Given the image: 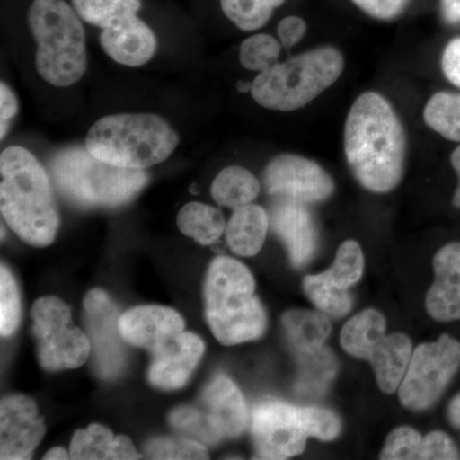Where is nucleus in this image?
Masks as SVG:
<instances>
[{
  "mask_svg": "<svg viewBox=\"0 0 460 460\" xmlns=\"http://www.w3.org/2000/svg\"><path fill=\"white\" fill-rule=\"evenodd\" d=\"M177 226L184 235L202 246L215 243L226 228L222 211L201 202L184 205L178 213Z\"/></svg>",
  "mask_w": 460,
  "mask_h": 460,
  "instance_id": "nucleus-25",
  "label": "nucleus"
},
{
  "mask_svg": "<svg viewBox=\"0 0 460 460\" xmlns=\"http://www.w3.org/2000/svg\"><path fill=\"white\" fill-rule=\"evenodd\" d=\"M286 0H220L223 13L243 31H256L271 20Z\"/></svg>",
  "mask_w": 460,
  "mask_h": 460,
  "instance_id": "nucleus-30",
  "label": "nucleus"
},
{
  "mask_svg": "<svg viewBox=\"0 0 460 460\" xmlns=\"http://www.w3.org/2000/svg\"><path fill=\"white\" fill-rule=\"evenodd\" d=\"M180 142V135L160 115L120 113L93 123L84 146L108 164L145 171L169 159Z\"/></svg>",
  "mask_w": 460,
  "mask_h": 460,
  "instance_id": "nucleus-4",
  "label": "nucleus"
},
{
  "mask_svg": "<svg viewBox=\"0 0 460 460\" xmlns=\"http://www.w3.org/2000/svg\"><path fill=\"white\" fill-rule=\"evenodd\" d=\"M280 53V41L269 33H256L242 42L239 63L247 71L261 74L277 65Z\"/></svg>",
  "mask_w": 460,
  "mask_h": 460,
  "instance_id": "nucleus-31",
  "label": "nucleus"
},
{
  "mask_svg": "<svg viewBox=\"0 0 460 460\" xmlns=\"http://www.w3.org/2000/svg\"><path fill=\"white\" fill-rule=\"evenodd\" d=\"M450 162L456 175H458V187H456V193H454L453 205L454 208L460 210V145L456 150L453 151L452 156H450Z\"/></svg>",
  "mask_w": 460,
  "mask_h": 460,
  "instance_id": "nucleus-43",
  "label": "nucleus"
},
{
  "mask_svg": "<svg viewBox=\"0 0 460 460\" xmlns=\"http://www.w3.org/2000/svg\"><path fill=\"white\" fill-rule=\"evenodd\" d=\"M365 269L362 248L356 241H345L339 247L332 268L325 272L328 279L341 289H349L361 280Z\"/></svg>",
  "mask_w": 460,
  "mask_h": 460,
  "instance_id": "nucleus-32",
  "label": "nucleus"
},
{
  "mask_svg": "<svg viewBox=\"0 0 460 460\" xmlns=\"http://www.w3.org/2000/svg\"><path fill=\"white\" fill-rule=\"evenodd\" d=\"M269 228L270 217L261 206H242L233 211L226 224V242L237 255L252 257L261 251Z\"/></svg>",
  "mask_w": 460,
  "mask_h": 460,
  "instance_id": "nucleus-22",
  "label": "nucleus"
},
{
  "mask_svg": "<svg viewBox=\"0 0 460 460\" xmlns=\"http://www.w3.org/2000/svg\"><path fill=\"white\" fill-rule=\"evenodd\" d=\"M440 13L447 25L460 23V0H440Z\"/></svg>",
  "mask_w": 460,
  "mask_h": 460,
  "instance_id": "nucleus-42",
  "label": "nucleus"
},
{
  "mask_svg": "<svg viewBox=\"0 0 460 460\" xmlns=\"http://www.w3.org/2000/svg\"><path fill=\"white\" fill-rule=\"evenodd\" d=\"M344 153L363 189L387 193L404 175L407 133L389 100L362 93L350 107L344 127Z\"/></svg>",
  "mask_w": 460,
  "mask_h": 460,
  "instance_id": "nucleus-1",
  "label": "nucleus"
},
{
  "mask_svg": "<svg viewBox=\"0 0 460 460\" xmlns=\"http://www.w3.org/2000/svg\"><path fill=\"white\" fill-rule=\"evenodd\" d=\"M205 352L202 339L181 332L153 352L148 370L151 385L162 390H177L186 385Z\"/></svg>",
  "mask_w": 460,
  "mask_h": 460,
  "instance_id": "nucleus-17",
  "label": "nucleus"
},
{
  "mask_svg": "<svg viewBox=\"0 0 460 460\" xmlns=\"http://www.w3.org/2000/svg\"><path fill=\"white\" fill-rule=\"evenodd\" d=\"M263 184L269 195L301 204H319L332 198L335 183L323 166L296 154H280L266 165Z\"/></svg>",
  "mask_w": 460,
  "mask_h": 460,
  "instance_id": "nucleus-14",
  "label": "nucleus"
},
{
  "mask_svg": "<svg viewBox=\"0 0 460 460\" xmlns=\"http://www.w3.org/2000/svg\"><path fill=\"white\" fill-rule=\"evenodd\" d=\"M422 436L416 429L402 426L387 436L385 447L380 454L383 460L420 459Z\"/></svg>",
  "mask_w": 460,
  "mask_h": 460,
  "instance_id": "nucleus-35",
  "label": "nucleus"
},
{
  "mask_svg": "<svg viewBox=\"0 0 460 460\" xmlns=\"http://www.w3.org/2000/svg\"><path fill=\"white\" fill-rule=\"evenodd\" d=\"M0 210L9 228L33 247L53 243L60 226L49 175L31 151L9 146L0 155Z\"/></svg>",
  "mask_w": 460,
  "mask_h": 460,
  "instance_id": "nucleus-2",
  "label": "nucleus"
},
{
  "mask_svg": "<svg viewBox=\"0 0 460 460\" xmlns=\"http://www.w3.org/2000/svg\"><path fill=\"white\" fill-rule=\"evenodd\" d=\"M423 119L447 140L460 142V93H436L423 109Z\"/></svg>",
  "mask_w": 460,
  "mask_h": 460,
  "instance_id": "nucleus-28",
  "label": "nucleus"
},
{
  "mask_svg": "<svg viewBox=\"0 0 460 460\" xmlns=\"http://www.w3.org/2000/svg\"><path fill=\"white\" fill-rule=\"evenodd\" d=\"M169 422L187 438L217 445L237 438L246 428V402L238 386L220 375L205 387L198 402L172 411Z\"/></svg>",
  "mask_w": 460,
  "mask_h": 460,
  "instance_id": "nucleus-9",
  "label": "nucleus"
},
{
  "mask_svg": "<svg viewBox=\"0 0 460 460\" xmlns=\"http://www.w3.org/2000/svg\"><path fill=\"white\" fill-rule=\"evenodd\" d=\"M261 190V184L243 166L230 165L220 171L211 184L214 201L224 208H235L252 204Z\"/></svg>",
  "mask_w": 460,
  "mask_h": 460,
  "instance_id": "nucleus-24",
  "label": "nucleus"
},
{
  "mask_svg": "<svg viewBox=\"0 0 460 460\" xmlns=\"http://www.w3.org/2000/svg\"><path fill=\"white\" fill-rule=\"evenodd\" d=\"M257 459L292 458L304 452L308 436L301 407L281 401L259 402L251 414Z\"/></svg>",
  "mask_w": 460,
  "mask_h": 460,
  "instance_id": "nucleus-12",
  "label": "nucleus"
},
{
  "mask_svg": "<svg viewBox=\"0 0 460 460\" xmlns=\"http://www.w3.org/2000/svg\"><path fill=\"white\" fill-rule=\"evenodd\" d=\"M441 68L445 77L460 89V38L447 42L441 58Z\"/></svg>",
  "mask_w": 460,
  "mask_h": 460,
  "instance_id": "nucleus-40",
  "label": "nucleus"
},
{
  "mask_svg": "<svg viewBox=\"0 0 460 460\" xmlns=\"http://www.w3.org/2000/svg\"><path fill=\"white\" fill-rule=\"evenodd\" d=\"M237 90L242 93H251V90H252V83H250V81H239Z\"/></svg>",
  "mask_w": 460,
  "mask_h": 460,
  "instance_id": "nucleus-46",
  "label": "nucleus"
},
{
  "mask_svg": "<svg viewBox=\"0 0 460 460\" xmlns=\"http://www.w3.org/2000/svg\"><path fill=\"white\" fill-rule=\"evenodd\" d=\"M255 279L247 266L217 257L205 280L206 320L224 345L257 341L268 326L265 308L255 295Z\"/></svg>",
  "mask_w": 460,
  "mask_h": 460,
  "instance_id": "nucleus-3",
  "label": "nucleus"
},
{
  "mask_svg": "<svg viewBox=\"0 0 460 460\" xmlns=\"http://www.w3.org/2000/svg\"><path fill=\"white\" fill-rule=\"evenodd\" d=\"M21 319V299L13 275L2 265L0 268V332L9 337L16 332Z\"/></svg>",
  "mask_w": 460,
  "mask_h": 460,
  "instance_id": "nucleus-34",
  "label": "nucleus"
},
{
  "mask_svg": "<svg viewBox=\"0 0 460 460\" xmlns=\"http://www.w3.org/2000/svg\"><path fill=\"white\" fill-rule=\"evenodd\" d=\"M33 335L42 368L74 370L87 361L90 339L72 323L71 308L57 296L38 299L32 307Z\"/></svg>",
  "mask_w": 460,
  "mask_h": 460,
  "instance_id": "nucleus-10",
  "label": "nucleus"
},
{
  "mask_svg": "<svg viewBox=\"0 0 460 460\" xmlns=\"http://www.w3.org/2000/svg\"><path fill=\"white\" fill-rule=\"evenodd\" d=\"M84 305L93 368L100 377L111 380L119 376L127 365V348L119 329V308L102 289L90 290Z\"/></svg>",
  "mask_w": 460,
  "mask_h": 460,
  "instance_id": "nucleus-13",
  "label": "nucleus"
},
{
  "mask_svg": "<svg viewBox=\"0 0 460 460\" xmlns=\"http://www.w3.org/2000/svg\"><path fill=\"white\" fill-rule=\"evenodd\" d=\"M302 420L308 436L323 441H332L341 432V420L328 408L301 407Z\"/></svg>",
  "mask_w": 460,
  "mask_h": 460,
  "instance_id": "nucleus-36",
  "label": "nucleus"
},
{
  "mask_svg": "<svg viewBox=\"0 0 460 460\" xmlns=\"http://www.w3.org/2000/svg\"><path fill=\"white\" fill-rule=\"evenodd\" d=\"M411 0H352L363 13L378 21H393L404 13Z\"/></svg>",
  "mask_w": 460,
  "mask_h": 460,
  "instance_id": "nucleus-38",
  "label": "nucleus"
},
{
  "mask_svg": "<svg viewBox=\"0 0 460 460\" xmlns=\"http://www.w3.org/2000/svg\"><path fill=\"white\" fill-rule=\"evenodd\" d=\"M100 44L118 65L137 68L155 56L157 39L153 29L136 14L119 25L102 30Z\"/></svg>",
  "mask_w": 460,
  "mask_h": 460,
  "instance_id": "nucleus-19",
  "label": "nucleus"
},
{
  "mask_svg": "<svg viewBox=\"0 0 460 460\" xmlns=\"http://www.w3.org/2000/svg\"><path fill=\"white\" fill-rule=\"evenodd\" d=\"M71 459L75 460H122L140 459L141 456L127 436H115L102 425H91L78 429L72 438Z\"/></svg>",
  "mask_w": 460,
  "mask_h": 460,
  "instance_id": "nucleus-21",
  "label": "nucleus"
},
{
  "mask_svg": "<svg viewBox=\"0 0 460 460\" xmlns=\"http://www.w3.org/2000/svg\"><path fill=\"white\" fill-rule=\"evenodd\" d=\"M420 459L456 460L460 459V453L449 436L441 431H434L422 438Z\"/></svg>",
  "mask_w": 460,
  "mask_h": 460,
  "instance_id": "nucleus-37",
  "label": "nucleus"
},
{
  "mask_svg": "<svg viewBox=\"0 0 460 460\" xmlns=\"http://www.w3.org/2000/svg\"><path fill=\"white\" fill-rule=\"evenodd\" d=\"M269 217L271 229L286 244L292 265L296 269L307 265L319 244V232L310 210L301 202L277 199Z\"/></svg>",
  "mask_w": 460,
  "mask_h": 460,
  "instance_id": "nucleus-16",
  "label": "nucleus"
},
{
  "mask_svg": "<svg viewBox=\"0 0 460 460\" xmlns=\"http://www.w3.org/2000/svg\"><path fill=\"white\" fill-rule=\"evenodd\" d=\"M298 392L311 396L323 394L337 375V357L328 348L321 347L313 352L298 354Z\"/></svg>",
  "mask_w": 460,
  "mask_h": 460,
  "instance_id": "nucleus-26",
  "label": "nucleus"
},
{
  "mask_svg": "<svg viewBox=\"0 0 460 460\" xmlns=\"http://www.w3.org/2000/svg\"><path fill=\"white\" fill-rule=\"evenodd\" d=\"M435 281L426 308L436 321L460 320V243H449L434 257Z\"/></svg>",
  "mask_w": 460,
  "mask_h": 460,
  "instance_id": "nucleus-20",
  "label": "nucleus"
},
{
  "mask_svg": "<svg viewBox=\"0 0 460 460\" xmlns=\"http://www.w3.org/2000/svg\"><path fill=\"white\" fill-rule=\"evenodd\" d=\"M447 419L454 428L460 429V394L450 402L449 408H447Z\"/></svg>",
  "mask_w": 460,
  "mask_h": 460,
  "instance_id": "nucleus-44",
  "label": "nucleus"
},
{
  "mask_svg": "<svg viewBox=\"0 0 460 460\" xmlns=\"http://www.w3.org/2000/svg\"><path fill=\"white\" fill-rule=\"evenodd\" d=\"M460 368V341L443 334L411 353L399 386V399L407 410L420 411L435 404Z\"/></svg>",
  "mask_w": 460,
  "mask_h": 460,
  "instance_id": "nucleus-11",
  "label": "nucleus"
},
{
  "mask_svg": "<svg viewBox=\"0 0 460 460\" xmlns=\"http://www.w3.org/2000/svg\"><path fill=\"white\" fill-rule=\"evenodd\" d=\"M18 111V102L16 95L11 87L4 83L0 84V138L4 140L7 135L9 124Z\"/></svg>",
  "mask_w": 460,
  "mask_h": 460,
  "instance_id": "nucleus-41",
  "label": "nucleus"
},
{
  "mask_svg": "<svg viewBox=\"0 0 460 460\" xmlns=\"http://www.w3.org/2000/svg\"><path fill=\"white\" fill-rule=\"evenodd\" d=\"M305 296L313 301L321 313L332 317H343L352 310V296L347 289H341L332 283L325 272L307 275L304 279Z\"/></svg>",
  "mask_w": 460,
  "mask_h": 460,
  "instance_id": "nucleus-29",
  "label": "nucleus"
},
{
  "mask_svg": "<svg viewBox=\"0 0 460 460\" xmlns=\"http://www.w3.org/2000/svg\"><path fill=\"white\" fill-rule=\"evenodd\" d=\"M341 348L371 363L378 387L393 394L401 386L411 357V339L402 332L386 334V321L376 310L359 313L345 323L341 334Z\"/></svg>",
  "mask_w": 460,
  "mask_h": 460,
  "instance_id": "nucleus-8",
  "label": "nucleus"
},
{
  "mask_svg": "<svg viewBox=\"0 0 460 460\" xmlns=\"http://www.w3.org/2000/svg\"><path fill=\"white\" fill-rule=\"evenodd\" d=\"M344 71V57L334 47H320L289 58L257 75L251 95L260 107L295 111L319 98Z\"/></svg>",
  "mask_w": 460,
  "mask_h": 460,
  "instance_id": "nucleus-7",
  "label": "nucleus"
},
{
  "mask_svg": "<svg viewBox=\"0 0 460 460\" xmlns=\"http://www.w3.org/2000/svg\"><path fill=\"white\" fill-rule=\"evenodd\" d=\"M281 323L288 341L298 354L320 349L332 332V325L325 314L314 311H288Z\"/></svg>",
  "mask_w": 460,
  "mask_h": 460,
  "instance_id": "nucleus-23",
  "label": "nucleus"
},
{
  "mask_svg": "<svg viewBox=\"0 0 460 460\" xmlns=\"http://www.w3.org/2000/svg\"><path fill=\"white\" fill-rule=\"evenodd\" d=\"M45 435L44 419L31 398L11 395L0 404V459L31 458Z\"/></svg>",
  "mask_w": 460,
  "mask_h": 460,
  "instance_id": "nucleus-15",
  "label": "nucleus"
},
{
  "mask_svg": "<svg viewBox=\"0 0 460 460\" xmlns=\"http://www.w3.org/2000/svg\"><path fill=\"white\" fill-rule=\"evenodd\" d=\"M27 21L42 80L56 87L81 81L87 71L86 33L74 5L66 0H33Z\"/></svg>",
  "mask_w": 460,
  "mask_h": 460,
  "instance_id": "nucleus-5",
  "label": "nucleus"
},
{
  "mask_svg": "<svg viewBox=\"0 0 460 460\" xmlns=\"http://www.w3.org/2000/svg\"><path fill=\"white\" fill-rule=\"evenodd\" d=\"M84 22L100 30L119 25L142 8V0H72Z\"/></svg>",
  "mask_w": 460,
  "mask_h": 460,
  "instance_id": "nucleus-27",
  "label": "nucleus"
},
{
  "mask_svg": "<svg viewBox=\"0 0 460 460\" xmlns=\"http://www.w3.org/2000/svg\"><path fill=\"white\" fill-rule=\"evenodd\" d=\"M151 459H208L205 445L190 438H157L145 447Z\"/></svg>",
  "mask_w": 460,
  "mask_h": 460,
  "instance_id": "nucleus-33",
  "label": "nucleus"
},
{
  "mask_svg": "<svg viewBox=\"0 0 460 460\" xmlns=\"http://www.w3.org/2000/svg\"><path fill=\"white\" fill-rule=\"evenodd\" d=\"M71 458V454L66 452L63 447H53V449L49 450L47 454H45V460L51 459H69Z\"/></svg>",
  "mask_w": 460,
  "mask_h": 460,
  "instance_id": "nucleus-45",
  "label": "nucleus"
},
{
  "mask_svg": "<svg viewBox=\"0 0 460 460\" xmlns=\"http://www.w3.org/2000/svg\"><path fill=\"white\" fill-rule=\"evenodd\" d=\"M277 32L281 47L289 50L305 38V32H307V23L304 18L288 16L280 21Z\"/></svg>",
  "mask_w": 460,
  "mask_h": 460,
  "instance_id": "nucleus-39",
  "label": "nucleus"
},
{
  "mask_svg": "<svg viewBox=\"0 0 460 460\" xmlns=\"http://www.w3.org/2000/svg\"><path fill=\"white\" fill-rule=\"evenodd\" d=\"M119 329L124 341L153 353L184 332V320L172 308L138 305L120 314Z\"/></svg>",
  "mask_w": 460,
  "mask_h": 460,
  "instance_id": "nucleus-18",
  "label": "nucleus"
},
{
  "mask_svg": "<svg viewBox=\"0 0 460 460\" xmlns=\"http://www.w3.org/2000/svg\"><path fill=\"white\" fill-rule=\"evenodd\" d=\"M49 168L60 195L80 208L127 204L148 181L146 172L108 164L86 146L62 148L51 157Z\"/></svg>",
  "mask_w": 460,
  "mask_h": 460,
  "instance_id": "nucleus-6",
  "label": "nucleus"
}]
</instances>
